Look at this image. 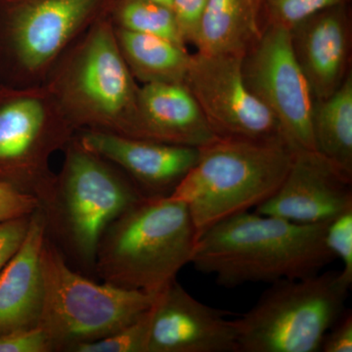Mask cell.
Wrapping results in <instances>:
<instances>
[{
  "mask_svg": "<svg viewBox=\"0 0 352 352\" xmlns=\"http://www.w3.org/2000/svg\"><path fill=\"white\" fill-rule=\"evenodd\" d=\"M329 222L296 223L243 212L201 234L191 263L224 288L311 276L336 259L326 244Z\"/></svg>",
  "mask_w": 352,
  "mask_h": 352,
  "instance_id": "obj_1",
  "label": "cell"
},
{
  "mask_svg": "<svg viewBox=\"0 0 352 352\" xmlns=\"http://www.w3.org/2000/svg\"><path fill=\"white\" fill-rule=\"evenodd\" d=\"M43 85L76 133L94 131L140 138V85L120 53L108 15L69 48Z\"/></svg>",
  "mask_w": 352,
  "mask_h": 352,
  "instance_id": "obj_2",
  "label": "cell"
},
{
  "mask_svg": "<svg viewBox=\"0 0 352 352\" xmlns=\"http://www.w3.org/2000/svg\"><path fill=\"white\" fill-rule=\"evenodd\" d=\"M196 242L184 203L170 197H145L106 229L94 270L105 283L157 294L191 263Z\"/></svg>",
  "mask_w": 352,
  "mask_h": 352,
  "instance_id": "obj_3",
  "label": "cell"
},
{
  "mask_svg": "<svg viewBox=\"0 0 352 352\" xmlns=\"http://www.w3.org/2000/svg\"><path fill=\"white\" fill-rule=\"evenodd\" d=\"M198 149L196 164L168 196L188 208L197 239L222 220L267 201L281 186L294 157L282 138H217Z\"/></svg>",
  "mask_w": 352,
  "mask_h": 352,
  "instance_id": "obj_4",
  "label": "cell"
},
{
  "mask_svg": "<svg viewBox=\"0 0 352 352\" xmlns=\"http://www.w3.org/2000/svg\"><path fill=\"white\" fill-rule=\"evenodd\" d=\"M64 153L52 191L41 205L46 232L62 252L94 270L106 229L145 196L126 173L88 151L76 136Z\"/></svg>",
  "mask_w": 352,
  "mask_h": 352,
  "instance_id": "obj_5",
  "label": "cell"
},
{
  "mask_svg": "<svg viewBox=\"0 0 352 352\" xmlns=\"http://www.w3.org/2000/svg\"><path fill=\"white\" fill-rule=\"evenodd\" d=\"M43 302L39 327L55 351L108 337L136 320L152 307L157 294L97 284L73 270L46 234L41 254Z\"/></svg>",
  "mask_w": 352,
  "mask_h": 352,
  "instance_id": "obj_6",
  "label": "cell"
},
{
  "mask_svg": "<svg viewBox=\"0 0 352 352\" xmlns=\"http://www.w3.org/2000/svg\"><path fill=\"white\" fill-rule=\"evenodd\" d=\"M351 285L340 271L271 283L234 319L236 352H320L326 333L346 310Z\"/></svg>",
  "mask_w": 352,
  "mask_h": 352,
  "instance_id": "obj_7",
  "label": "cell"
},
{
  "mask_svg": "<svg viewBox=\"0 0 352 352\" xmlns=\"http://www.w3.org/2000/svg\"><path fill=\"white\" fill-rule=\"evenodd\" d=\"M115 0H0V85H43L69 48Z\"/></svg>",
  "mask_w": 352,
  "mask_h": 352,
  "instance_id": "obj_8",
  "label": "cell"
},
{
  "mask_svg": "<svg viewBox=\"0 0 352 352\" xmlns=\"http://www.w3.org/2000/svg\"><path fill=\"white\" fill-rule=\"evenodd\" d=\"M54 97L44 85H0V182L43 203L56 173L51 157L75 138Z\"/></svg>",
  "mask_w": 352,
  "mask_h": 352,
  "instance_id": "obj_9",
  "label": "cell"
},
{
  "mask_svg": "<svg viewBox=\"0 0 352 352\" xmlns=\"http://www.w3.org/2000/svg\"><path fill=\"white\" fill-rule=\"evenodd\" d=\"M252 94L272 113L292 152L315 151L314 99L292 50L289 31L266 25L242 62Z\"/></svg>",
  "mask_w": 352,
  "mask_h": 352,
  "instance_id": "obj_10",
  "label": "cell"
},
{
  "mask_svg": "<svg viewBox=\"0 0 352 352\" xmlns=\"http://www.w3.org/2000/svg\"><path fill=\"white\" fill-rule=\"evenodd\" d=\"M243 57L191 54L185 85L217 138L245 140L282 138L274 116L245 85Z\"/></svg>",
  "mask_w": 352,
  "mask_h": 352,
  "instance_id": "obj_11",
  "label": "cell"
},
{
  "mask_svg": "<svg viewBox=\"0 0 352 352\" xmlns=\"http://www.w3.org/2000/svg\"><path fill=\"white\" fill-rule=\"evenodd\" d=\"M201 302L175 279L151 307L148 352H236L235 320Z\"/></svg>",
  "mask_w": 352,
  "mask_h": 352,
  "instance_id": "obj_12",
  "label": "cell"
},
{
  "mask_svg": "<svg viewBox=\"0 0 352 352\" xmlns=\"http://www.w3.org/2000/svg\"><path fill=\"white\" fill-rule=\"evenodd\" d=\"M351 184L352 175L318 153H295L281 186L256 212L296 223L331 221L352 208Z\"/></svg>",
  "mask_w": 352,
  "mask_h": 352,
  "instance_id": "obj_13",
  "label": "cell"
},
{
  "mask_svg": "<svg viewBox=\"0 0 352 352\" xmlns=\"http://www.w3.org/2000/svg\"><path fill=\"white\" fill-rule=\"evenodd\" d=\"M75 136L88 151L126 173L145 197L170 196L198 160V148L101 131H80Z\"/></svg>",
  "mask_w": 352,
  "mask_h": 352,
  "instance_id": "obj_14",
  "label": "cell"
},
{
  "mask_svg": "<svg viewBox=\"0 0 352 352\" xmlns=\"http://www.w3.org/2000/svg\"><path fill=\"white\" fill-rule=\"evenodd\" d=\"M292 50L314 101L324 100L349 75L351 23L346 4L325 9L289 31Z\"/></svg>",
  "mask_w": 352,
  "mask_h": 352,
  "instance_id": "obj_15",
  "label": "cell"
},
{
  "mask_svg": "<svg viewBox=\"0 0 352 352\" xmlns=\"http://www.w3.org/2000/svg\"><path fill=\"white\" fill-rule=\"evenodd\" d=\"M138 108L139 139L201 148L219 138L185 83L140 85Z\"/></svg>",
  "mask_w": 352,
  "mask_h": 352,
  "instance_id": "obj_16",
  "label": "cell"
},
{
  "mask_svg": "<svg viewBox=\"0 0 352 352\" xmlns=\"http://www.w3.org/2000/svg\"><path fill=\"white\" fill-rule=\"evenodd\" d=\"M46 234L39 207L31 215L19 249L0 272V335L38 325L43 302L41 254Z\"/></svg>",
  "mask_w": 352,
  "mask_h": 352,
  "instance_id": "obj_17",
  "label": "cell"
},
{
  "mask_svg": "<svg viewBox=\"0 0 352 352\" xmlns=\"http://www.w3.org/2000/svg\"><path fill=\"white\" fill-rule=\"evenodd\" d=\"M263 20L264 0H208L194 46L203 54L244 56L263 34Z\"/></svg>",
  "mask_w": 352,
  "mask_h": 352,
  "instance_id": "obj_18",
  "label": "cell"
},
{
  "mask_svg": "<svg viewBox=\"0 0 352 352\" xmlns=\"http://www.w3.org/2000/svg\"><path fill=\"white\" fill-rule=\"evenodd\" d=\"M115 34L120 53L136 82L184 83L191 60L186 46L118 28Z\"/></svg>",
  "mask_w": 352,
  "mask_h": 352,
  "instance_id": "obj_19",
  "label": "cell"
},
{
  "mask_svg": "<svg viewBox=\"0 0 352 352\" xmlns=\"http://www.w3.org/2000/svg\"><path fill=\"white\" fill-rule=\"evenodd\" d=\"M312 133L315 151L352 175V75L324 100L314 101Z\"/></svg>",
  "mask_w": 352,
  "mask_h": 352,
  "instance_id": "obj_20",
  "label": "cell"
},
{
  "mask_svg": "<svg viewBox=\"0 0 352 352\" xmlns=\"http://www.w3.org/2000/svg\"><path fill=\"white\" fill-rule=\"evenodd\" d=\"M108 17L118 29L151 34L186 46L170 7L152 0H115Z\"/></svg>",
  "mask_w": 352,
  "mask_h": 352,
  "instance_id": "obj_21",
  "label": "cell"
},
{
  "mask_svg": "<svg viewBox=\"0 0 352 352\" xmlns=\"http://www.w3.org/2000/svg\"><path fill=\"white\" fill-rule=\"evenodd\" d=\"M151 307L118 332L95 342L78 344L72 352H148Z\"/></svg>",
  "mask_w": 352,
  "mask_h": 352,
  "instance_id": "obj_22",
  "label": "cell"
},
{
  "mask_svg": "<svg viewBox=\"0 0 352 352\" xmlns=\"http://www.w3.org/2000/svg\"><path fill=\"white\" fill-rule=\"evenodd\" d=\"M349 0H264L266 25L291 31L296 25L325 9L344 6Z\"/></svg>",
  "mask_w": 352,
  "mask_h": 352,
  "instance_id": "obj_23",
  "label": "cell"
},
{
  "mask_svg": "<svg viewBox=\"0 0 352 352\" xmlns=\"http://www.w3.org/2000/svg\"><path fill=\"white\" fill-rule=\"evenodd\" d=\"M326 244L335 258L344 264L342 276L352 284V208L329 222Z\"/></svg>",
  "mask_w": 352,
  "mask_h": 352,
  "instance_id": "obj_24",
  "label": "cell"
},
{
  "mask_svg": "<svg viewBox=\"0 0 352 352\" xmlns=\"http://www.w3.org/2000/svg\"><path fill=\"white\" fill-rule=\"evenodd\" d=\"M54 344L39 326L0 335V352H52Z\"/></svg>",
  "mask_w": 352,
  "mask_h": 352,
  "instance_id": "obj_25",
  "label": "cell"
},
{
  "mask_svg": "<svg viewBox=\"0 0 352 352\" xmlns=\"http://www.w3.org/2000/svg\"><path fill=\"white\" fill-rule=\"evenodd\" d=\"M208 0H173L171 10L184 43H195L199 27Z\"/></svg>",
  "mask_w": 352,
  "mask_h": 352,
  "instance_id": "obj_26",
  "label": "cell"
},
{
  "mask_svg": "<svg viewBox=\"0 0 352 352\" xmlns=\"http://www.w3.org/2000/svg\"><path fill=\"white\" fill-rule=\"evenodd\" d=\"M41 207L38 199L0 182V223L31 215Z\"/></svg>",
  "mask_w": 352,
  "mask_h": 352,
  "instance_id": "obj_27",
  "label": "cell"
},
{
  "mask_svg": "<svg viewBox=\"0 0 352 352\" xmlns=\"http://www.w3.org/2000/svg\"><path fill=\"white\" fill-rule=\"evenodd\" d=\"M31 215L0 223V272L24 241Z\"/></svg>",
  "mask_w": 352,
  "mask_h": 352,
  "instance_id": "obj_28",
  "label": "cell"
},
{
  "mask_svg": "<svg viewBox=\"0 0 352 352\" xmlns=\"http://www.w3.org/2000/svg\"><path fill=\"white\" fill-rule=\"evenodd\" d=\"M322 352L352 351V314L346 310L337 322L329 329L322 342Z\"/></svg>",
  "mask_w": 352,
  "mask_h": 352,
  "instance_id": "obj_29",
  "label": "cell"
},
{
  "mask_svg": "<svg viewBox=\"0 0 352 352\" xmlns=\"http://www.w3.org/2000/svg\"><path fill=\"white\" fill-rule=\"evenodd\" d=\"M152 1L157 2V3L163 4V6H168L171 8V1H173V0H152Z\"/></svg>",
  "mask_w": 352,
  "mask_h": 352,
  "instance_id": "obj_30",
  "label": "cell"
}]
</instances>
